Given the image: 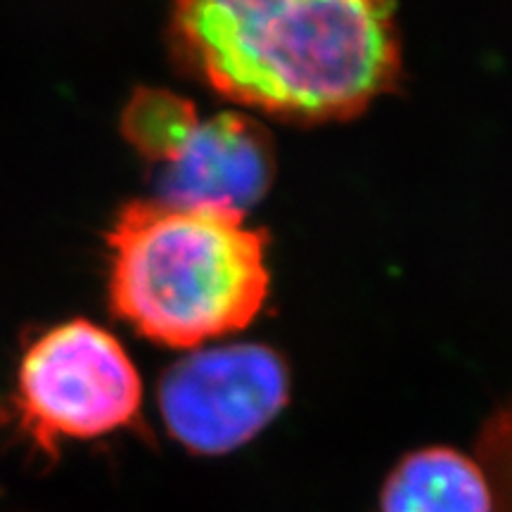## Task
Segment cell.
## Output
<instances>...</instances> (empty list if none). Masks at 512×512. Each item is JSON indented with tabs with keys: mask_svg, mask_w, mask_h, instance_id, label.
I'll use <instances>...</instances> for the list:
<instances>
[{
	"mask_svg": "<svg viewBox=\"0 0 512 512\" xmlns=\"http://www.w3.org/2000/svg\"><path fill=\"white\" fill-rule=\"evenodd\" d=\"M171 38L223 98L306 124L361 114L401 72L394 0H174Z\"/></svg>",
	"mask_w": 512,
	"mask_h": 512,
	"instance_id": "1",
	"label": "cell"
},
{
	"mask_svg": "<svg viewBox=\"0 0 512 512\" xmlns=\"http://www.w3.org/2000/svg\"><path fill=\"white\" fill-rule=\"evenodd\" d=\"M107 247L112 311L164 347L195 349L245 330L268 297L266 235L240 211L131 202Z\"/></svg>",
	"mask_w": 512,
	"mask_h": 512,
	"instance_id": "2",
	"label": "cell"
},
{
	"mask_svg": "<svg viewBox=\"0 0 512 512\" xmlns=\"http://www.w3.org/2000/svg\"><path fill=\"white\" fill-rule=\"evenodd\" d=\"M140 406L143 382L119 339L83 318L43 332L19 363L15 422L46 458H55L67 441L131 430Z\"/></svg>",
	"mask_w": 512,
	"mask_h": 512,
	"instance_id": "3",
	"label": "cell"
},
{
	"mask_svg": "<svg viewBox=\"0 0 512 512\" xmlns=\"http://www.w3.org/2000/svg\"><path fill=\"white\" fill-rule=\"evenodd\" d=\"M290 401V370L264 344H228L181 358L157 392L166 432L192 456H228L259 437Z\"/></svg>",
	"mask_w": 512,
	"mask_h": 512,
	"instance_id": "4",
	"label": "cell"
},
{
	"mask_svg": "<svg viewBox=\"0 0 512 512\" xmlns=\"http://www.w3.org/2000/svg\"><path fill=\"white\" fill-rule=\"evenodd\" d=\"M155 171L157 200L245 214L271 188L273 140L259 121L223 112L197 121L174 155Z\"/></svg>",
	"mask_w": 512,
	"mask_h": 512,
	"instance_id": "5",
	"label": "cell"
},
{
	"mask_svg": "<svg viewBox=\"0 0 512 512\" xmlns=\"http://www.w3.org/2000/svg\"><path fill=\"white\" fill-rule=\"evenodd\" d=\"M377 512H494L489 477L458 448L425 446L387 472Z\"/></svg>",
	"mask_w": 512,
	"mask_h": 512,
	"instance_id": "6",
	"label": "cell"
},
{
	"mask_svg": "<svg viewBox=\"0 0 512 512\" xmlns=\"http://www.w3.org/2000/svg\"><path fill=\"white\" fill-rule=\"evenodd\" d=\"M200 119L197 107L181 95L162 88H140L128 100L121 131L140 157L159 166L174 155Z\"/></svg>",
	"mask_w": 512,
	"mask_h": 512,
	"instance_id": "7",
	"label": "cell"
},
{
	"mask_svg": "<svg viewBox=\"0 0 512 512\" xmlns=\"http://www.w3.org/2000/svg\"><path fill=\"white\" fill-rule=\"evenodd\" d=\"M475 458L489 477L494 512H512V399L479 432Z\"/></svg>",
	"mask_w": 512,
	"mask_h": 512,
	"instance_id": "8",
	"label": "cell"
}]
</instances>
